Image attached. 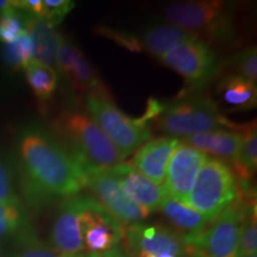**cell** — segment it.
<instances>
[{
    "mask_svg": "<svg viewBox=\"0 0 257 257\" xmlns=\"http://www.w3.org/2000/svg\"><path fill=\"white\" fill-rule=\"evenodd\" d=\"M240 133H242V143L232 169L237 179L252 180L257 169L256 121L253 120L244 124Z\"/></svg>",
    "mask_w": 257,
    "mask_h": 257,
    "instance_id": "23",
    "label": "cell"
},
{
    "mask_svg": "<svg viewBox=\"0 0 257 257\" xmlns=\"http://www.w3.org/2000/svg\"><path fill=\"white\" fill-rule=\"evenodd\" d=\"M153 121L161 133L176 140L218 130L240 133L244 125L224 117L216 102L204 94H187L166 102L163 111Z\"/></svg>",
    "mask_w": 257,
    "mask_h": 257,
    "instance_id": "4",
    "label": "cell"
},
{
    "mask_svg": "<svg viewBox=\"0 0 257 257\" xmlns=\"http://www.w3.org/2000/svg\"><path fill=\"white\" fill-rule=\"evenodd\" d=\"M160 211L167 218V220L174 226L176 232L184 237V239H191L198 236L211 223V220H208L206 217L186 206L182 202L174 200L168 195H166Z\"/></svg>",
    "mask_w": 257,
    "mask_h": 257,
    "instance_id": "20",
    "label": "cell"
},
{
    "mask_svg": "<svg viewBox=\"0 0 257 257\" xmlns=\"http://www.w3.org/2000/svg\"><path fill=\"white\" fill-rule=\"evenodd\" d=\"M3 57L5 63L12 69L27 68L34 60V42L30 34L25 30L17 40L3 48Z\"/></svg>",
    "mask_w": 257,
    "mask_h": 257,
    "instance_id": "25",
    "label": "cell"
},
{
    "mask_svg": "<svg viewBox=\"0 0 257 257\" xmlns=\"http://www.w3.org/2000/svg\"><path fill=\"white\" fill-rule=\"evenodd\" d=\"M78 50V46L69 37L62 36L59 51H57L56 70H59V73L62 74L64 78L69 75V72L72 69L74 59H75Z\"/></svg>",
    "mask_w": 257,
    "mask_h": 257,
    "instance_id": "32",
    "label": "cell"
},
{
    "mask_svg": "<svg viewBox=\"0 0 257 257\" xmlns=\"http://www.w3.org/2000/svg\"><path fill=\"white\" fill-rule=\"evenodd\" d=\"M160 61L182 76L191 92L207 87L220 70L216 53L210 44L200 40L184 42Z\"/></svg>",
    "mask_w": 257,
    "mask_h": 257,
    "instance_id": "8",
    "label": "cell"
},
{
    "mask_svg": "<svg viewBox=\"0 0 257 257\" xmlns=\"http://www.w3.org/2000/svg\"><path fill=\"white\" fill-rule=\"evenodd\" d=\"M82 187L95 199L121 226L141 223L150 212L138 206L125 194L110 169H86L81 173Z\"/></svg>",
    "mask_w": 257,
    "mask_h": 257,
    "instance_id": "10",
    "label": "cell"
},
{
    "mask_svg": "<svg viewBox=\"0 0 257 257\" xmlns=\"http://www.w3.org/2000/svg\"><path fill=\"white\" fill-rule=\"evenodd\" d=\"M22 189L32 207H42L56 198L80 194L82 176L78 163L53 135L29 126L18 137Z\"/></svg>",
    "mask_w": 257,
    "mask_h": 257,
    "instance_id": "1",
    "label": "cell"
},
{
    "mask_svg": "<svg viewBox=\"0 0 257 257\" xmlns=\"http://www.w3.org/2000/svg\"><path fill=\"white\" fill-rule=\"evenodd\" d=\"M81 195L63 199L53 219L49 233V245L63 256L85 253L81 221Z\"/></svg>",
    "mask_w": 257,
    "mask_h": 257,
    "instance_id": "13",
    "label": "cell"
},
{
    "mask_svg": "<svg viewBox=\"0 0 257 257\" xmlns=\"http://www.w3.org/2000/svg\"><path fill=\"white\" fill-rule=\"evenodd\" d=\"M81 221L85 253L102 255L118 246L123 226L91 195H81Z\"/></svg>",
    "mask_w": 257,
    "mask_h": 257,
    "instance_id": "11",
    "label": "cell"
},
{
    "mask_svg": "<svg viewBox=\"0 0 257 257\" xmlns=\"http://www.w3.org/2000/svg\"><path fill=\"white\" fill-rule=\"evenodd\" d=\"M12 6V2H8V0H0V15L4 14L5 11Z\"/></svg>",
    "mask_w": 257,
    "mask_h": 257,
    "instance_id": "35",
    "label": "cell"
},
{
    "mask_svg": "<svg viewBox=\"0 0 257 257\" xmlns=\"http://www.w3.org/2000/svg\"><path fill=\"white\" fill-rule=\"evenodd\" d=\"M163 17L205 43L232 44L237 38L234 4L218 0L181 2L167 6Z\"/></svg>",
    "mask_w": 257,
    "mask_h": 257,
    "instance_id": "3",
    "label": "cell"
},
{
    "mask_svg": "<svg viewBox=\"0 0 257 257\" xmlns=\"http://www.w3.org/2000/svg\"><path fill=\"white\" fill-rule=\"evenodd\" d=\"M0 204L18 205L23 204L17 194L14 181V172L11 166L0 156Z\"/></svg>",
    "mask_w": 257,
    "mask_h": 257,
    "instance_id": "29",
    "label": "cell"
},
{
    "mask_svg": "<svg viewBox=\"0 0 257 257\" xmlns=\"http://www.w3.org/2000/svg\"><path fill=\"white\" fill-rule=\"evenodd\" d=\"M24 24L34 42V60L42 66L56 70L57 51L62 40V35L56 27L44 18L23 11Z\"/></svg>",
    "mask_w": 257,
    "mask_h": 257,
    "instance_id": "16",
    "label": "cell"
},
{
    "mask_svg": "<svg viewBox=\"0 0 257 257\" xmlns=\"http://www.w3.org/2000/svg\"><path fill=\"white\" fill-rule=\"evenodd\" d=\"M99 257H133L131 255H128V253L125 251V249L123 246L118 245L115 246L114 249L110 250V251L102 253V255H99Z\"/></svg>",
    "mask_w": 257,
    "mask_h": 257,
    "instance_id": "34",
    "label": "cell"
},
{
    "mask_svg": "<svg viewBox=\"0 0 257 257\" xmlns=\"http://www.w3.org/2000/svg\"><path fill=\"white\" fill-rule=\"evenodd\" d=\"M56 140L78 163L86 169H111L124 161L100 127L85 112L64 110L53 121ZM82 176V175H81Z\"/></svg>",
    "mask_w": 257,
    "mask_h": 257,
    "instance_id": "2",
    "label": "cell"
},
{
    "mask_svg": "<svg viewBox=\"0 0 257 257\" xmlns=\"http://www.w3.org/2000/svg\"><path fill=\"white\" fill-rule=\"evenodd\" d=\"M242 257H257V253H255V255H248V256H242Z\"/></svg>",
    "mask_w": 257,
    "mask_h": 257,
    "instance_id": "38",
    "label": "cell"
},
{
    "mask_svg": "<svg viewBox=\"0 0 257 257\" xmlns=\"http://www.w3.org/2000/svg\"><path fill=\"white\" fill-rule=\"evenodd\" d=\"M181 142L207 155L216 156L217 160L223 161L233 167L238 156L240 143H242V133L230 130L211 131V133L186 137Z\"/></svg>",
    "mask_w": 257,
    "mask_h": 257,
    "instance_id": "17",
    "label": "cell"
},
{
    "mask_svg": "<svg viewBox=\"0 0 257 257\" xmlns=\"http://www.w3.org/2000/svg\"><path fill=\"white\" fill-rule=\"evenodd\" d=\"M124 249L133 257H192L184 237L163 224L136 223L123 227Z\"/></svg>",
    "mask_w": 257,
    "mask_h": 257,
    "instance_id": "9",
    "label": "cell"
},
{
    "mask_svg": "<svg viewBox=\"0 0 257 257\" xmlns=\"http://www.w3.org/2000/svg\"><path fill=\"white\" fill-rule=\"evenodd\" d=\"M25 31L24 14L21 10L11 6L0 15V42L10 44L15 42Z\"/></svg>",
    "mask_w": 257,
    "mask_h": 257,
    "instance_id": "28",
    "label": "cell"
},
{
    "mask_svg": "<svg viewBox=\"0 0 257 257\" xmlns=\"http://www.w3.org/2000/svg\"><path fill=\"white\" fill-rule=\"evenodd\" d=\"M208 157L207 154L184 142H179L167 167L166 179L162 186L166 194L185 204L199 170Z\"/></svg>",
    "mask_w": 257,
    "mask_h": 257,
    "instance_id": "12",
    "label": "cell"
},
{
    "mask_svg": "<svg viewBox=\"0 0 257 257\" xmlns=\"http://www.w3.org/2000/svg\"><path fill=\"white\" fill-rule=\"evenodd\" d=\"M257 253L256 200L248 201L239 232V257Z\"/></svg>",
    "mask_w": 257,
    "mask_h": 257,
    "instance_id": "26",
    "label": "cell"
},
{
    "mask_svg": "<svg viewBox=\"0 0 257 257\" xmlns=\"http://www.w3.org/2000/svg\"><path fill=\"white\" fill-rule=\"evenodd\" d=\"M96 31H98V34L101 35V36L110 38V40L114 41L115 43L126 48V49L130 51H134V53H141V51H142L140 38H138L136 35L120 30H113V29L104 27H99Z\"/></svg>",
    "mask_w": 257,
    "mask_h": 257,
    "instance_id": "33",
    "label": "cell"
},
{
    "mask_svg": "<svg viewBox=\"0 0 257 257\" xmlns=\"http://www.w3.org/2000/svg\"><path fill=\"white\" fill-rule=\"evenodd\" d=\"M75 6V3L70 0H43V11H42V18L49 22L54 27L62 23L66 16Z\"/></svg>",
    "mask_w": 257,
    "mask_h": 257,
    "instance_id": "30",
    "label": "cell"
},
{
    "mask_svg": "<svg viewBox=\"0 0 257 257\" xmlns=\"http://www.w3.org/2000/svg\"><path fill=\"white\" fill-rule=\"evenodd\" d=\"M138 38L142 51H147L149 55L159 60L184 42L198 40L191 32L172 24H159L148 28Z\"/></svg>",
    "mask_w": 257,
    "mask_h": 257,
    "instance_id": "19",
    "label": "cell"
},
{
    "mask_svg": "<svg viewBox=\"0 0 257 257\" xmlns=\"http://www.w3.org/2000/svg\"><path fill=\"white\" fill-rule=\"evenodd\" d=\"M237 199L238 187L232 167L208 157L199 170L185 205L212 221Z\"/></svg>",
    "mask_w": 257,
    "mask_h": 257,
    "instance_id": "5",
    "label": "cell"
},
{
    "mask_svg": "<svg viewBox=\"0 0 257 257\" xmlns=\"http://www.w3.org/2000/svg\"><path fill=\"white\" fill-rule=\"evenodd\" d=\"M73 257H99V255H91V253H82V255L73 256Z\"/></svg>",
    "mask_w": 257,
    "mask_h": 257,
    "instance_id": "37",
    "label": "cell"
},
{
    "mask_svg": "<svg viewBox=\"0 0 257 257\" xmlns=\"http://www.w3.org/2000/svg\"><path fill=\"white\" fill-rule=\"evenodd\" d=\"M218 93H220L223 100L233 110L245 111L256 107V85L237 74H231L221 80L218 86Z\"/></svg>",
    "mask_w": 257,
    "mask_h": 257,
    "instance_id": "22",
    "label": "cell"
},
{
    "mask_svg": "<svg viewBox=\"0 0 257 257\" xmlns=\"http://www.w3.org/2000/svg\"><path fill=\"white\" fill-rule=\"evenodd\" d=\"M9 256L10 255L8 253V251H6L5 246L0 244V257H9Z\"/></svg>",
    "mask_w": 257,
    "mask_h": 257,
    "instance_id": "36",
    "label": "cell"
},
{
    "mask_svg": "<svg viewBox=\"0 0 257 257\" xmlns=\"http://www.w3.org/2000/svg\"><path fill=\"white\" fill-rule=\"evenodd\" d=\"M180 141L173 137L153 138L137 150L130 165L137 172L162 187L167 167Z\"/></svg>",
    "mask_w": 257,
    "mask_h": 257,
    "instance_id": "14",
    "label": "cell"
},
{
    "mask_svg": "<svg viewBox=\"0 0 257 257\" xmlns=\"http://www.w3.org/2000/svg\"><path fill=\"white\" fill-rule=\"evenodd\" d=\"M238 198L214 218L205 230L191 239H185L192 257H239V232L248 201Z\"/></svg>",
    "mask_w": 257,
    "mask_h": 257,
    "instance_id": "7",
    "label": "cell"
},
{
    "mask_svg": "<svg viewBox=\"0 0 257 257\" xmlns=\"http://www.w3.org/2000/svg\"><path fill=\"white\" fill-rule=\"evenodd\" d=\"M89 117L100 127L119 154L127 157L137 152L152 137L149 123L141 118H131L121 112L112 99L86 95Z\"/></svg>",
    "mask_w": 257,
    "mask_h": 257,
    "instance_id": "6",
    "label": "cell"
},
{
    "mask_svg": "<svg viewBox=\"0 0 257 257\" xmlns=\"http://www.w3.org/2000/svg\"><path fill=\"white\" fill-rule=\"evenodd\" d=\"M25 75L32 93L36 96L42 107L51 100L59 86V75L55 69L31 61L25 68Z\"/></svg>",
    "mask_w": 257,
    "mask_h": 257,
    "instance_id": "24",
    "label": "cell"
},
{
    "mask_svg": "<svg viewBox=\"0 0 257 257\" xmlns=\"http://www.w3.org/2000/svg\"><path fill=\"white\" fill-rule=\"evenodd\" d=\"M229 64L237 72V75L249 80L250 82H257V50L255 46L244 48L234 53L230 57Z\"/></svg>",
    "mask_w": 257,
    "mask_h": 257,
    "instance_id": "27",
    "label": "cell"
},
{
    "mask_svg": "<svg viewBox=\"0 0 257 257\" xmlns=\"http://www.w3.org/2000/svg\"><path fill=\"white\" fill-rule=\"evenodd\" d=\"M111 174L119 182L125 194L148 212L160 211L166 198L162 187L154 184L149 179L137 172L130 163L121 162L110 169Z\"/></svg>",
    "mask_w": 257,
    "mask_h": 257,
    "instance_id": "15",
    "label": "cell"
},
{
    "mask_svg": "<svg viewBox=\"0 0 257 257\" xmlns=\"http://www.w3.org/2000/svg\"><path fill=\"white\" fill-rule=\"evenodd\" d=\"M35 238L37 234L23 204H0V244L17 248Z\"/></svg>",
    "mask_w": 257,
    "mask_h": 257,
    "instance_id": "18",
    "label": "cell"
},
{
    "mask_svg": "<svg viewBox=\"0 0 257 257\" xmlns=\"http://www.w3.org/2000/svg\"><path fill=\"white\" fill-rule=\"evenodd\" d=\"M9 257H69L55 251L50 245L42 243L38 238L22 244L16 248V251ZM73 257V256H72Z\"/></svg>",
    "mask_w": 257,
    "mask_h": 257,
    "instance_id": "31",
    "label": "cell"
},
{
    "mask_svg": "<svg viewBox=\"0 0 257 257\" xmlns=\"http://www.w3.org/2000/svg\"><path fill=\"white\" fill-rule=\"evenodd\" d=\"M66 79L69 81L73 91L112 99L110 91L101 81L98 72L80 49L76 53L72 69Z\"/></svg>",
    "mask_w": 257,
    "mask_h": 257,
    "instance_id": "21",
    "label": "cell"
}]
</instances>
